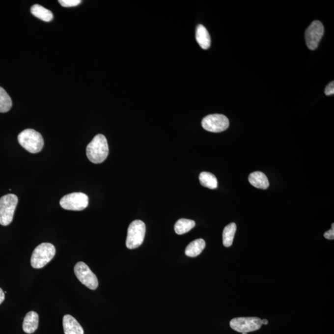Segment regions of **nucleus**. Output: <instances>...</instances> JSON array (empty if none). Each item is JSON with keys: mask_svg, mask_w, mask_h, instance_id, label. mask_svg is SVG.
<instances>
[{"mask_svg": "<svg viewBox=\"0 0 334 334\" xmlns=\"http://www.w3.org/2000/svg\"><path fill=\"white\" fill-rule=\"evenodd\" d=\"M109 152L108 142L105 136L101 134L95 136L86 148L87 158L94 164H101L106 161Z\"/></svg>", "mask_w": 334, "mask_h": 334, "instance_id": "obj_1", "label": "nucleus"}, {"mask_svg": "<svg viewBox=\"0 0 334 334\" xmlns=\"http://www.w3.org/2000/svg\"><path fill=\"white\" fill-rule=\"evenodd\" d=\"M18 139L21 146L32 154L39 153L44 147L42 136L32 129H27L18 135Z\"/></svg>", "mask_w": 334, "mask_h": 334, "instance_id": "obj_2", "label": "nucleus"}, {"mask_svg": "<svg viewBox=\"0 0 334 334\" xmlns=\"http://www.w3.org/2000/svg\"><path fill=\"white\" fill-rule=\"evenodd\" d=\"M56 253L54 245L49 243H43L33 250L31 256V266L34 269H41L53 259Z\"/></svg>", "mask_w": 334, "mask_h": 334, "instance_id": "obj_3", "label": "nucleus"}, {"mask_svg": "<svg viewBox=\"0 0 334 334\" xmlns=\"http://www.w3.org/2000/svg\"><path fill=\"white\" fill-rule=\"evenodd\" d=\"M18 203V198L14 195L8 194L0 198V224L1 225H8L13 221Z\"/></svg>", "mask_w": 334, "mask_h": 334, "instance_id": "obj_4", "label": "nucleus"}, {"mask_svg": "<svg viewBox=\"0 0 334 334\" xmlns=\"http://www.w3.org/2000/svg\"><path fill=\"white\" fill-rule=\"evenodd\" d=\"M145 230L146 228L142 221L137 220L132 222L128 229L126 247L130 250L139 247L144 242Z\"/></svg>", "mask_w": 334, "mask_h": 334, "instance_id": "obj_5", "label": "nucleus"}, {"mask_svg": "<svg viewBox=\"0 0 334 334\" xmlns=\"http://www.w3.org/2000/svg\"><path fill=\"white\" fill-rule=\"evenodd\" d=\"M59 204L68 211H81L88 206L89 197L83 193H73L62 197Z\"/></svg>", "mask_w": 334, "mask_h": 334, "instance_id": "obj_6", "label": "nucleus"}, {"mask_svg": "<svg viewBox=\"0 0 334 334\" xmlns=\"http://www.w3.org/2000/svg\"><path fill=\"white\" fill-rule=\"evenodd\" d=\"M262 320L256 317H237L231 319L230 326L233 330L240 333H248L261 329Z\"/></svg>", "mask_w": 334, "mask_h": 334, "instance_id": "obj_7", "label": "nucleus"}, {"mask_svg": "<svg viewBox=\"0 0 334 334\" xmlns=\"http://www.w3.org/2000/svg\"><path fill=\"white\" fill-rule=\"evenodd\" d=\"M76 278L85 287L90 290H95L99 286L96 276L90 270L89 266L83 262H79L74 269Z\"/></svg>", "mask_w": 334, "mask_h": 334, "instance_id": "obj_8", "label": "nucleus"}, {"mask_svg": "<svg viewBox=\"0 0 334 334\" xmlns=\"http://www.w3.org/2000/svg\"><path fill=\"white\" fill-rule=\"evenodd\" d=\"M201 124L204 130L209 132L221 133L228 128L229 120L223 114H212L204 117Z\"/></svg>", "mask_w": 334, "mask_h": 334, "instance_id": "obj_9", "label": "nucleus"}, {"mask_svg": "<svg viewBox=\"0 0 334 334\" xmlns=\"http://www.w3.org/2000/svg\"><path fill=\"white\" fill-rule=\"evenodd\" d=\"M324 32V26L320 21H314L311 24L305 32V40L309 49L314 50L317 49Z\"/></svg>", "mask_w": 334, "mask_h": 334, "instance_id": "obj_10", "label": "nucleus"}, {"mask_svg": "<svg viewBox=\"0 0 334 334\" xmlns=\"http://www.w3.org/2000/svg\"><path fill=\"white\" fill-rule=\"evenodd\" d=\"M63 326L64 334H84L82 326L71 315L64 316Z\"/></svg>", "mask_w": 334, "mask_h": 334, "instance_id": "obj_11", "label": "nucleus"}, {"mask_svg": "<svg viewBox=\"0 0 334 334\" xmlns=\"http://www.w3.org/2000/svg\"><path fill=\"white\" fill-rule=\"evenodd\" d=\"M39 315L35 311L28 312L26 315L23 324L24 331L27 334H32L39 326Z\"/></svg>", "mask_w": 334, "mask_h": 334, "instance_id": "obj_12", "label": "nucleus"}, {"mask_svg": "<svg viewBox=\"0 0 334 334\" xmlns=\"http://www.w3.org/2000/svg\"><path fill=\"white\" fill-rule=\"evenodd\" d=\"M195 39L202 49H208L211 44V36L203 25H199L196 28Z\"/></svg>", "mask_w": 334, "mask_h": 334, "instance_id": "obj_13", "label": "nucleus"}, {"mask_svg": "<svg viewBox=\"0 0 334 334\" xmlns=\"http://www.w3.org/2000/svg\"><path fill=\"white\" fill-rule=\"evenodd\" d=\"M248 180L250 185L259 189L266 190L269 187L268 178L261 171H254L250 173Z\"/></svg>", "mask_w": 334, "mask_h": 334, "instance_id": "obj_14", "label": "nucleus"}, {"mask_svg": "<svg viewBox=\"0 0 334 334\" xmlns=\"http://www.w3.org/2000/svg\"><path fill=\"white\" fill-rule=\"evenodd\" d=\"M206 247V242L203 239L195 240L191 242L185 250V254L188 257H196L201 253Z\"/></svg>", "mask_w": 334, "mask_h": 334, "instance_id": "obj_15", "label": "nucleus"}, {"mask_svg": "<svg viewBox=\"0 0 334 334\" xmlns=\"http://www.w3.org/2000/svg\"><path fill=\"white\" fill-rule=\"evenodd\" d=\"M30 11L33 16L45 22H50L53 20L54 15L52 12L39 4H34L31 8Z\"/></svg>", "mask_w": 334, "mask_h": 334, "instance_id": "obj_16", "label": "nucleus"}, {"mask_svg": "<svg viewBox=\"0 0 334 334\" xmlns=\"http://www.w3.org/2000/svg\"><path fill=\"white\" fill-rule=\"evenodd\" d=\"M236 231H237V225L235 223H231L224 228L223 234L224 247L228 248L232 245Z\"/></svg>", "mask_w": 334, "mask_h": 334, "instance_id": "obj_17", "label": "nucleus"}, {"mask_svg": "<svg viewBox=\"0 0 334 334\" xmlns=\"http://www.w3.org/2000/svg\"><path fill=\"white\" fill-rule=\"evenodd\" d=\"M199 178L200 184L204 187L214 190L216 189L218 186V181H217L216 176L211 173L203 171L200 173Z\"/></svg>", "mask_w": 334, "mask_h": 334, "instance_id": "obj_18", "label": "nucleus"}, {"mask_svg": "<svg viewBox=\"0 0 334 334\" xmlns=\"http://www.w3.org/2000/svg\"><path fill=\"white\" fill-rule=\"evenodd\" d=\"M195 222L189 219H181L176 222L175 225V231L178 235H183L190 231L195 227Z\"/></svg>", "mask_w": 334, "mask_h": 334, "instance_id": "obj_19", "label": "nucleus"}, {"mask_svg": "<svg viewBox=\"0 0 334 334\" xmlns=\"http://www.w3.org/2000/svg\"><path fill=\"white\" fill-rule=\"evenodd\" d=\"M12 100L6 90L0 87V113H6L11 109Z\"/></svg>", "mask_w": 334, "mask_h": 334, "instance_id": "obj_20", "label": "nucleus"}, {"mask_svg": "<svg viewBox=\"0 0 334 334\" xmlns=\"http://www.w3.org/2000/svg\"><path fill=\"white\" fill-rule=\"evenodd\" d=\"M59 3L63 7H74L79 5L81 3V0H59Z\"/></svg>", "mask_w": 334, "mask_h": 334, "instance_id": "obj_21", "label": "nucleus"}, {"mask_svg": "<svg viewBox=\"0 0 334 334\" xmlns=\"http://www.w3.org/2000/svg\"><path fill=\"white\" fill-rule=\"evenodd\" d=\"M334 94V81L329 84L325 89V94L326 95H332Z\"/></svg>", "mask_w": 334, "mask_h": 334, "instance_id": "obj_22", "label": "nucleus"}, {"mask_svg": "<svg viewBox=\"0 0 334 334\" xmlns=\"http://www.w3.org/2000/svg\"><path fill=\"white\" fill-rule=\"evenodd\" d=\"M324 236L326 239L331 240L334 239V223H333V225H332L331 230L326 231Z\"/></svg>", "mask_w": 334, "mask_h": 334, "instance_id": "obj_23", "label": "nucleus"}, {"mask_svg": "<svg viewBox=\"0 0 334 334\" xmlns=\"http://www.w3.org/2000/svg\"><path fill=\"white\" fill-rule=\"evenodd\" d=\"M4 297H5V295H4V293L3 290H2L1 288H0V305H1L2 303L3 302Z\"/></svg>", "mask_w": 334, "mask_h": 334, "instance_id": "obj_24", "label": "nucleus"}, {"mask_svg": "<svg viewBox=\"0 0 334 334\" xmlns=\"http://www.w3.org/2000/svg\"><path fill=\"white\" fill-rule=\"evenodd\" d=\"M268 323H269V322H268V321L267 320V319H263V320H262V325H266V324H267Z\"/></svg>", "mask_w": 334, "mask_h": 334, "instance_id": "obj_25", "label": "nucleus"}, {"mask_svg": "<svg viewBox=\"0 0 334 334\" xmlns=\"http://www.w3.org/2000/svg\"><path fill=\"white\" fill-rule=\"evenodd\" d=\"M243 334H248L247 333H242Z\"/></svg>", "mask_w": 334, "mask_h": 334, "instance_id": "obj_26", "label": "nucleus"}]
</instances>
